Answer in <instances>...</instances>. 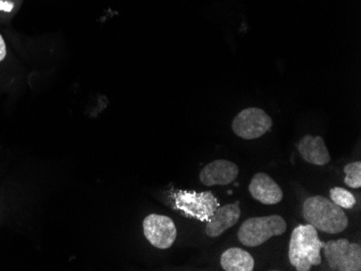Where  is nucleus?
Masks as SVG:
<instances>
[{"instance_id":"1","label":"nucleus","mask_w":361,"mask_h":271,"mask_svg":"<svg viewBox=\"0 0 361 271\" xmlns=\"http://www.w3.org/2000/svg\"><path fill=\"white\" fill-rule=\"evenodd\" d=\"M304 220L317 230L336 234L348 227V218L342 208L324 196H314L304 201Z\"/></svg>"},{"instance_id":"2","label":"nucleus","mask_w":361,"mask_h":271,"mask_svg":"<svg viewBox=\"0 0 361 271\" xmlns=\"http://www.w3.org/2000/svg\"><path fill=\"white\" fill-rule=\"evenodd\" d=\"M324 244L314 226L300 225L292 232L289 244V260L298 271H308L322 264V248Z\"/></svg>"},{"instance_id":"3","label":"nucleus","mask_w":361,"mask_h":271,"mask_svg":"<svg viewBox=\"0 0 361 271\" xmlns=\"http://www.w3.org/2000/svg\"><path fill=\"white\" fill-rule=\"evenodd\" d=\"M286 230L287 224L281 215L261 216L245 220L237 237L243 246L255 248L269 241L273 237L281 236Z\"/></svg>"},{"instance_id":"4","label":"nucleus","mask_w":361,"mask_h":271,"mask_svg":"<svg viewBox=\"0 0 361 271\" xmlns=\"http://www.w3.org/2000/svg\"><path fill=\"white\" fill-rule=\"evenodd\" d=\"M176 209L183 212L188 218H196L200 222H208L216 213L220 203L211 191L197 193L180 190L176 194Z\"/></svg>"},{"instance_id":"5","label":"nucleus","mask_w":361,"mask_h":271,"mask_svg":"<svg viewBox=\"0 0 361 271\" xmlns=\"http://www.w3.org/2000/svg\"><path fill=\"white\" fill-rule=\"evenodd\" d=\"M324 256L332 270L360 271L361 246L350 244L348 239H338L324 246Z\"/></svg>"},{"instance_id":"6","label":"nucleus","mask_w":361,"mask_h":271,"mask_svg":"<svg viewBox=\"0 0 361 271\" xmlns=\"http://www.w3.org/2000/svg\"><path fill=\"white\" fill-rule=\"evenodd\" d=\"M273 120L263 109L257 107L243 109L233 121V131L243 139H257L271 130Z\"/></svg>"},{"instance_id":"7","label":"nucleus","mask_w":361,"mask_h":271,"mask_svg":"<svg viewBox=\"0 0 361 271\" xmlns=\"http://www.w3.org/2000/svg\"><path fill=\"white\" fill-rule=\"evenodd\" d=\"M144 236L149 244L160 250L171 248L176 239V224L171 218L165 215L151 214L143 222Z\"/></svg>"},{"instance_id":"8","label":"nucleus","mask_w":361,"mask_h":271,"mask_svg":"<svg viewBox=\"0 0 361 271\" xmlns=\"http://www.w3.org/2000/svg\"><path fill=\"white\" fill-rule=\"evenodd\" d=\"M239 169L232 161L219 159L207 165L200 172V182L204 186H225L234 183L238 177Z\"/></svg>"},{"instance_id":"9","label":"nucleus","mask_w":361,"mask_h":271,"mask_svg":"<svg viewBox=\"0 0 361 271\" xmlns=\"http://www.w3.org/2000/svg\"><path fill=\"white\" fill-rule=\"evenodd\" d=\"M249 191L257 201L267 206L281 203L283 198L281 186L267 173L255 174L249 184Z\"/></svg>"},{"instance_id":"10","label":"nucleus","mask_w":361,"mask_h":271,"mask_svg":"<svg viewBox=\"0 0 361 271\" xmlns=\"http://www.w3.org/2000/svg\"><path fill=\"white\" fill-rule=\"evenodd\" d=\"M241 216V210L239 202L219 206L216 213L211 216L207 222L206 234L210 238H218L223 232L236 225Z\"/></svg>"},{"instance_id":"11","label":"nucleus","mask_w":361,"mask_h":271,"mask_svg":"<svg viewBox=\"0 0 361 271\" xmlns=\"http://www.w3.org/2000/svg\"><path fill=\"white\" fill-rule=\"evenodd\" d=\"M300 155L306 163L326 165L331 161V156L322 137L305 135L298 144Z\"/></svg>"},{"instance_id":"12","label":"nucleus","mask_w":361,"mask_h":271,"mask_svg":"<svg viewBox=\"0 0 361 271\" xmlns=\"http://www.w3.org/2000/svg\"><path fill=\"white\" fill-rule=\"evenodd\" d=\"M221 266L225 271H252L255 269V260L247 251L231 248L223 252Z\"/></svg>"},{"instance_id":"13","label":"nucleus","mask_w":361,"mask_h":271,"mask_svg":"<svg viewBox=\"0 0 361 271\" xmlns=\"http://www.w3.org/2000/svg\"><path fill=\"white\" fill-rule=\"evenodd\" d=\"M330 200L342 209H353L356 206V198L345 188H332L330 190Z\"/></svg>"},{"instance_id":"14","label":"nucleus","mask_w":361,"mask_h":271,"mask_svg":"<svg viewBox=\"0 0 361 271\" xmlns=\"http://www.w3.org/2000/svg\"><path fill=\"white\" fill-rule=\"evenodd\" d=\"M345 172V184L350 188L358 189L361 187V163L356 161V163H348L344 168Z\"/></svg>"},{"instance_id":"15","label":"nucleus","mask_w":361,"mask_h":271,"mask_svg":"<svg viewBox=\"0 0 361 271\" xmlns=\"http://www.w3.org/2000/svg\"><path fill=\"white\" fill-rule=\"evenodd\" d=\"M7 56V48H6V42L4 40L3 36L0 35V62L5 60Z\"/></svg>"}]
</instances>
